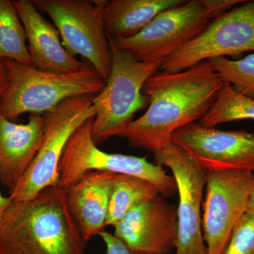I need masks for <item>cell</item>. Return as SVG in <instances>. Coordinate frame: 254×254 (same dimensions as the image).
<instances>
[{"label": "cell", "mask_w": 254, "mask_h": 254, "mask_svg": "<svg viewBox=\"0 0 254 254\" xmlns=\"http://www.w3.org/2000/svg\"><path fill=\"white\" fill-rule=\"evenodd\" d=\"M9 84L0 102V113L9 120L24 113L43 115L62 102L83 95H97L106 81L88 62L76 72L41 71L11 60H4Z\"/></svg>", "instance_id": "obj_3"}, {"label": "cell", "mask_w": 254, "mask_h": 254, "mask_svg": "<svg viewBox=\"0 0 254 254\" xmlns=\"http://www.w3.org/2000/svg\"><path fill=\"white\" fill-rule=\"evenodd\" d=\"M172 141L205 171L254 174V133L222 131L193 123L173 133Z\"/></svg>", "instance_id": "obj_12"}, {"label": "cell", "mask_w": 254, "mask_h": 254, "mask_svg": "<svg viewBox=\"0 0 254 254\" xmlns=\"http://www.w3.org/2000/svg\"><path fill=\"white\" fill-rule=\"evenodd\" d=\"M10 203H11V200H10L9 196H3V195L0 193V227H1L5 213H6L8 207H9Z\"/></svg>", "instance_id": "obj_25"}, {"label": "cell", "mask_w": 254, "mask_h": 254, "mask_svg": "<svg viewBox=\"0 0 254 254\" xmlns=\"http://www.w3.org/2000/svg\"><path fill=\"white\" fill-rule=\"evenodd\" d=\"M242 120H254V100L239 94L224 82L213 106L198 123L203 127H215Z\"/></svg>", "instance_id": "obj_20"}, {"label": "cell", "mask_w": 254, "mask_h": 254, "mask_svg": "<svg viewBox=\"0 0 254 254\" xmlns=\"http://www.w3.org/2000/svg\"><path fill=\"white\" fill-rule=\"evenodd\" d=\"M246 0H190L160 13L136 36L114 44L143 63L163 61L204 31L215 18Z\"/></svg>", "instance_id": "obj_4"}, {"label": "cell", "mask_w": 254, "mask_h": 254, "mask_svg": "<svg viewBox=\"0 0 254 254\" xmlns=\"http://www.w3.org/2000/svg\"><path fill=\"white\" fill-rule=\"evenodd\" d=\"M107 0H33L59 31L64 48L79 55L105 81L112 67L111 46L103 21Z\"/></svg>", "instance_id": "obj_7"}, {"label": "cell", "mask_w": 254, "mask_h": 254, "mask_svg": "<svg viewBox=\"0 0 254 254\" xmlns=\"http://www.w3.org/2000/svg\"><path fill=\"white\" fill-rule=\"evenodd\" d=\"M93 119L78 127L68 140L60 160L58 185L71 186L88 172H108L151 182L164 198L175 194L177 190L174 177L168 175L163 167L150 163L146 157L108 153L100 150L92 138Z\"/></svg>", "instance_id": "obj_8"}, {"label": "cell", "mask_w": 254, "mask_h": 254, "mask_svg": "<svg viewBox=\"0 0 254 254\" xmlns=\"http://www.w3.org/2000/svg\"><path fill=\"white\" fill-rule=\"evenodd\" d=\"M222 81L239 94L254 100V54L240 60L219 58L208 60Z\"/></svg>", "instance_id": "obj_21"}, {"label": "cell", "mask_w": 254, "mask_h": 254, "mask_svg": "<svg viewBox=\"0 0 254 254\" xmlns=\"http://www.w3.org/2000/svg\"><path fill=\"white\" fill-rule=\"evenodd\" d=\"M113 227V235L133 252L169 254L178 235L177 208L160 195L132 208Z\"/></svg>", "instance_id": "obj_13"}, {"label": "cell", "mask_w": 254, "mask_h": 254, "mask_svg": "<svg viewBox=\"0 0 254 254\" xmlns=\"http://www.w3.org/2000/svg\"><path fill=\"white\" fill-rule=\"evenodd\" d=\"M95 95L74 97L43 114L44 134L38 153L18 186L9 194L11 201L26 202L59 183V165L68 140L87 120L95 117Z\"/></svg>", "instance_id": "obj_6"}, {"label": "cell", "mask_w": 254, "mask_h": 254, "mask_svg": "<svg viewBox=\"0 0 254 254\" xmlns=\"http://www.w3.org/2000/svg\"><path fill=\"white\" fill-rule=\"evenodd\" d=\"M15 7L22 23L32 64L41 71L76 72L86 61H79L64 48L59 31L47 21L30 0H16Z\"/></svg>", "instance_id": "obj_14"}, {"label": "cell", "mask_w": 254, "mask_h": 254, "mask_svg": "<svg viewBox=\"0 0 254 254\" xmlns=\"http://www.w3.org/2000/svg\"><path fill=\"white\" fill-rule=\"evenodd\" d=\"M160 195L158 189L151 182L138 177L115 174L105 227H113L132 208Z\"/></svg>", "instance_id": "obj_18"}, {"label": "cell", "mask_w": 254, "mask_h": 254, "mask_svg": "<svg viewBox=\"0 0 254 254\" xmlns=\"http://www.w3.org/2000/svg\"><path fill=\"white\" fill-rule=\"evenodd\" d=\"M154 155L153 163L171 170L179 193L175 254H207L200 218L206 171L173 141L155 152Z\"/></svg>", "instance_id": "obj_11"}, {"label": "cell", "mask_w": 254, "mask_h": 254, "mask_svg": "<svg viewBox=\"0 0 254 254\" xmlns=\"http://www.w3.org/2000/svg\"><path fill=\"white\" fill-rule=\"evenodd\" d=\"M182 0H111L107 1L103 21L113 40L136 36L160 13L182 4Z\"/></svg>", "instance_id": "obj_17"}, {"label": "cell", "mask_w": 254, "mask_h": 254, "mask_svg": "<svg viewBox=\"0 0 254 254\" xmlns=\"http://www.w3.org/2000/svg\"><path fill=\"white\" fill-rule=\"evenodd\" d=\"M223 84L209 61L180 72L156 73L142 89L149 98L146 112L118 136L133 148L155 153L172 141L175 131L206 115Z\"/></svg>", "instance_id": "obj_1"}, {"label": "cell", "mask_w": 254, "mask_h": 254, "mask_svg": "<svg viewBox=\"0 0 254 254\" xmlns=\"http://www.w3.org/2000/svg\"><path fill=\"white\" fill-rule=\"evenodd\" d=\"M42 115L17 124L0 113V182L11 193L36 156L44 134Z\"/></svg>", "instance_id": "obj_15"}, {"label": "cell", "mask_w": 254, "mask_h": 254, "mask_svg": "<svg viewBox=\"0 0 254 254\" xmlns=\"http://www.w3.org/2000/svg\"><path fill=\"white\" fill-rule=\"evenodd\" d=\"M223 254H254V208L240 219Z\"/></svg>", "instance_id": "obj_22"}, {"label": "cell", "mask_w": 254, "mask_h": 254, "mask_svg": "<svg viewBox=\"0 0 254 254\" xmlns=\"http://www.w3.org/2000/svg\"><path fill=\"white\" fill-rule=\"evenodd\" d=\"M109 42L111 71L105 88L93 100L95 117L91 134L97 145L111 137L118 136L133 121L135 114L149 104V98L142 93V89L145 82L160 69L163 64V61H138L110 39Z\"/></svg>", "instance_id": "obj_5"}, {"label": "cell", "mask_w": 254, "mask_h": 254, "mask_svg": "<svg viewBox=\"0 0 254 254\" xmlns=\"http://www.w3.org/2000/svg\"><path fill=\"white\" fill-rule=\"evenodd\" d=\"M254 174L206 171L202 232L207 254H223L235 227L250 209Z\"/></svg>", "instance_id": "obj_10"}, {"label": "cell", "mask_w": 254, "mask_h": 254, "mask_svg": "<svg viewBox=\"0 0 254 254\" xmlns=\"http://www.w3.org/2000/svg\"><path fill=\"white\" fill-rule=\"evenodd\" d=\"M115 174L90 171L64 187L68 206L86 242L104 230Z\"/></svg>", "instance_id": "obj_16"}, {"label": "cell", "mask_w": 254, "mask_h": 254, "mask_svg": "<svg viewBox=\"0 0 254 254\" xmlns=\"http://www.w3.org/2000/svg\"><path fill=\"white\" fill-rule=\"evenodd\" d=\"M250 208H254V180L253 186H252V192H251Z\"/></svg>", "instance_id": "obj_26"}, {"label": "cell", "mask_w": 254, "mask_h": 254, "mask_svg": "<svg viewBox=\"0 0 254 254\" xmlns=\"http://www.w3.org/2000/svg\"><path fill=\"white\" fill-rule=\"evenodd\" d=\"M9 73L4 60L0 59V102L9 84Z\"/></svg>", "instance_id": "obj_24"}, {"label": "cell", "mask_w": 254, "mask_h": 254, "mask_svg": "<svg viewBox=\"0 0 254 254\" xmlns=\"http://www.w3.org/2000/svg\"><path fill=\"white\" fill-rule=\"evenodd\" d=\"M99 236L104 242L107 254H145L138 253L130 250L123 241L110 232L103 230L100 232Z\"/></svg>", "instance_id": "obj_23"}, {"label": "cell", "mask_w": 254, "mask_h": 254, "mask_svg": "<svg viewBox=\"0 0 254 254\" xmlns=\"http://www.w3.org/2000/svg\"><path fill=\"white\" fill-rule=\"evenodd\" d=\"M26 32L14 1L0 0V59L33 66Z\"/></svg>", "instance_id": "obj_19"}, {"label": "cell", "mask_w": 254, "mask_h": 254, "mask_svg": "<svg viewBox=\"0 0 254 254\" xmlns=\"http://www.w3.org/2000/svg\"><path fill=\"white\" fill-rule=\"evenodd\" d=\"M254 51V1L215 18L198 36L163 60L162 72L185 71L203 61Z\"/></svg>", "instance_id": "obj_9"}, {"label": "cell", "mask_w": 254, "mask_h": 254, "mask_svg": "<svg viewBox=\"0 0 254 254\" xmlns=\"http://www.w3.org/2000/svg\"><path fill=\"white\" fill-rule=\"evenodd\" d=\"M86 246L60 185L11 200L0 227V254H86Z\"/></svg>", "instance_id": "obj_2"}]
</instances>
